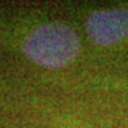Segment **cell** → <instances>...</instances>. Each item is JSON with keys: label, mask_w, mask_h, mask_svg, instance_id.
Returning a JSON list of instances; mask_svg holds the SVG:
<instances>
[{"label": "cell", "mask_w": 128, "mask_h": 128, "mask_svg": "<svg viewBox=\"0 0 128 128\" xmlns=\"http://www.w3.org/2000/svg\"><path fill=\"white\" fill-rule=\"evenodd\" d=\"M14 40L32 63L46 68H64L82 54V37L73 24L44 20L20 28Z\"/></svg>", "instance_id": "cell-1"}, {"label": "cell", "mask_w": 128, "mask_h": 128, "mask_svg": "<svg viewBox=\"0 0 128 128\" xmlns=\"http://www.w3.org/2000/svg\"><path fill=\"white\" fill-rule=\"evenodd\" d=\"M84 36L97 50L128 46V2L90 7L82 12Z\"/></svg>", "instance_id": "cell-2"}, {"label": "cell", "mask_w": 128, "mask_h": 128, "mask_svg": "<svg viewBox=\"0 0 128 128\" xmlns=\"http://www.w3.org/2000/svg\"><path fill=\"white\" fill-rule=\"evenodd\" d=\"M86 87L92 91H118L128 92V77L111 74H91L86 80Z\"/></svg>", "instance_id": "cell-3"}, {"label": "cell", "mask_w": 128, "mask_h": 128, "mask_svg": "<svg viewBox=\"0 0 128 128\" xmlns=\"http://www.w3.org/2000/svg\"><path fill=\"white\" fill-rule=\"evenodd\" d=\"M64 124H66V128H94L92 125L84 122V121H81L78 118H74V117L64 118Z\"/></svg>", "instance_id": "cell-4"}]
</instances>
